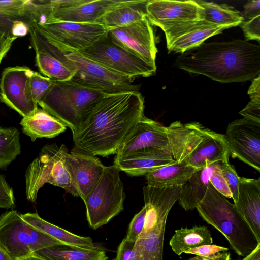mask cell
Instances as JSON below:
<instances>
[{"label":"cell","mask_w":260,"mask_h":260,"mask_svg":"<svg viewBox=\"0 0 260 260\" xmlns=\"http://www.w3.org/2000/svg\"><path fill=\"white\" fill-rule=\"evenodd\" d=\"M144 110L139 91L105 94L73 134L72 150L102 157L116 154Z\"/></svg>","instance_id":"obj_1"},{"label":"cell","mask_w":260,"mask_h":260,"mask_svg":"<svg viewBox=\"0 0 260 260\" xmlns=\"http://www.w3.org/2000/svg\"><path fill=\"white\" fill-rule=\"evenodd\" d=\"M175 65L222 83L251 80L260 73V46L246 40L203 43L182 53Z\"/></svg>","instance_id":"obj_2"},{"label":"cell","mask_w":260,"mask_h":260,"mask_svg":"<svg viewBox=\"0 0 260 260\" xmlns=\"http://www.w3.org/2000/svg\"><path fill=\"white\" fill-rule=\"evenodd\" d=\"M196 209L204 221L225 237L238 256H245L260 244L234 204L218 192L210 182L203 199Z\"/></svg>","instance_id":"obj_3"},{"label":"cell","mask_w":260,"mask_h":260,"mask_svg":"<svg viewBox=\"0 0 260 260\" xmlns=\"http://www.w3.org/2000/svg\"><path fill=\"white\" fill-rule=\"evenodd\" d=\"M105 94L70 81H54L49 92L38 105L73 134Z\"/></svg>","instance_id":"obj_4"},{"label":"cell","mask_w":260,"mask_h":260,"mask_svg":"<svg viewBox=\"0 0 260 260\" xmlns=\"http://www.w3.org/2000/svg\"><path fill=\"white\" fill-rule=\"evenodd\" d=\"M38 43L43 49L74 72L70 80L74 83L108 94L139 91L140 86L133 83L134 79L111 72L79 52L64 53L43 37L39 39Z\"/></svg>","instance_id":"obj_5"},{"label":"cell","mask_w":260,"mask_h":260,"mask_svg":"<svg viewBox=\"0 0 260 260\" xmlns=\"http://www.w3.org/2000/svg\"><path fill=\"white\" fill-rule=\"evenodd\" d=\"M68 149L65 145L46 144L29 164L25 172L26 194L35 202L39 189L46 183L79 196L66 165Z\"/></svg>","instance_id":"obj_6"},{"label":"cell","mask_w":260,"mask_h":260,"mask_svg":"<svg viewBox=\"0 0 260 260\" xmlns=\"http://www.w3.org/2000/svg\"><path fill=\"white\" fill-rule=\"evenodd\" d=\"M65 244L25 221L15 210L0 215V248L13 260H25L36 251Z\"/></svg>","instance_id":"obj_7"},{"label":"cell","mask_w":260,"mask_h":260,"mask_svg":"<svg viewBox=\"0 0 260 260\" xmlns=\"http://www.w3.org/2000/svg\"><path fill=\"white\" fill-rule=\"evenodd\" d=\"M120 170L114 165L106 167L93 189L83 200L91 228L108 223L123 210L125 198Z\"/></svg>","instance_id":"obj_8"},{"label":"cell","mask_w":260,"mask_h":260,"mask_svg":"<svg viewBox=\"0 0 260 260\" xmlns=\"http://www.w3.org/2000/svg\"><path fill=\"white\" fill-rule=\"evenodd\" d=\"M107 70L135 79L155 74L156 66L146 62L107 32L86 49L78 52Z\"/></svg>","instance_id":"obj_9"},{"label":"cell","mask_w":260,"mask_h":260,"mask_svg":"<svg viewBox=\"0 0 260 260\" xmlns=\"http://www.w3.org/2000/svg\"><path fill=\"white\" fill-rule=\"evenodd\" d=\"M34 25L48 42L64 53L84 50L107 32L99 23L50 21L34 23Z\"/></svg>","instance_id":"obj_10"},{"label":"cell","mask_w":260,"mask_h":260,"mask_svg":"<svg viewBox=\"0 0 260 260\" xmlns=\"http://www.w3.org/2000/svg\"><path fill=\"white\" fill-rule=\"evenodd\" d=\"M182 186L156 188L143 187L146 213L142 233L160 247L164 240L167 217L181 193Z\"/></svg>","instance_id":"obj_11"},{"label":"cell","mask_w":260,"mask_h":260,"mask_svg":"<svg viewBox=\"0 0 260 260\" xmlns=\"http://www.w3.org/2000/svg\"><path fill=\"white\" fill-rule=\"evenodd\" d=\"M34 71L25 66L7 67L0 80V101L26 117L38 109L30 89V78Z\"/></svg>","instance_id":"obj_12"},{"label":"cell","mask_w":260,"mask_h":260,"mask_svg":"<svg viewBox=\"0 0 260 260\" xmlns=\"http://www.w3.org/2000/svg\"><path fill=\"white\" fill-rule=\"evenodd\" d=\"M230 154L260 171V123L247 119L230 123L224 134Z\"/></svg>","instance_id":"obj_13"},{"label":"cell","mask_w":260,"mask_h":260,"mask_svg":"<svg viewBox=\"0 0 260 260\" xmlns=\"http://www.w3.org/2000/svg\"><path fill=\"white\" fill-rule=\"evenodd\" d=\"M146 17L164 32L183 23L204 20V10L196 1L148 0Z\"/></svg>","instance_id":"obj_14"},{"label":"cell","mask_w":260,"mask_h":260,"mask_svg":"<svg viewBox=\"0 0 260 260\" xmlns=\"http://www.w3.org/2000/svg\"><path fill=\"white\" fill-rule=\"evenodd\" d=\"M126 1L53 0L52 12L49 19L45 23L50 21H64L79 23H98L100 19L107 12Z\"/></svg>","instance_id":"obj_15"},{"label":"cell","mask_w":260,"mask_h":260,"mask_svg":"<svg viewBox=\"0 0 260 260\" xmlns=\"http://www.w3.org/2000/svg\"><path fill=\"white\" fill-rule=\"evenodd\" d=\"M107 31L126 49L149 64L156 66L157 49L152 25L146 16L126 26Z\"/></svg>","instance_id":"obj_16"},{"label":"cell","mask_w":260,"mask_h":260,"mask_svg":"<svg viewBox=\"0 0 260 260\" xmlns=\"http://www.w3.org/2000/svg\"><path fill=\"white\" fill-rule=\"evenodd\" d=\"M229 28L213 24L204 20L175 26L164 32L168 52L182 54L199 46L210 37Z\"/></svg>","instance_id":"obj_17"},{"label":"cell","mask_w":260,"mask_h":260,"mask_svg":"<svg viewBox=\"0 0 260 260\" xmlns=\"http://www.w3.org/2000/svg\"><path fill=\"white\" fill-rule=\"evenodd\" d=\"M66 165L83 200L96 184L106 167L96 156L73 150L67 156Z\"/></svg>","instance_id":"obj_18"},{"label":"cell","mask_w":260,"mask_h":260,"mask_svg":"<svg viewBox=\"0 0 260 260\" xmlns=\"http://www.w3.org/2000/svg\"><path fill=\"white\" fill-rule=\"evenodd\" d=\"M148 148L169 150L168 140L166 127L144 115L120 145L116 156Z\"/></svg>","instance_id":"obj_19"},{"label":"cell","mask_w":260,"mask_h":260,"mask_svg":"<svg viewBox=\"0 0 260 260\" xmlns=\"http://www.w3.org/2000/svg\"><path fill=\"white\" fill-rule=\"evenodd\" d=\"M168 140V150L177 164L186 161L207 134L209 128L199 122L183 124L175 121L166 127Z\"/></svg>","instance_id":"obj_20"},{"label":"cell","mask_w":260,"mask_h":260,"mask_svg":"<svg viewBox=\"0 0 260 260\" xmlns=\"http://www.w3.org/2000/svg\"><path fill=\"white\" fill-rule=\"evenodd\" d=\"M175 162L169 150L148 148L115 156L114 165L128 175L139 176Z\"/></svg>","instance_id":"obj_21"},{"label":"cell","mask_w":260,"mask_h":260,"mask_svg":"<svg viewBox=\"0 0 260 260\" xmlns=\"http://www.w3.org/2000/svg\"><path fill=\"white\" fill-rule=\"evenodd\" d=\"M235 208L260 242V178L239 177Z\"/></svg>","instance_id":"obj_22"},{"label":"cell","mask_w":260,"mask_h":260,"mask_svg":"<svg viewBox=\"0 0 260 260\" xmlns=\"http://www.w3.org/2000/svg\"><path fill=\"white\" fill-rule=\"evenodd\" d=\"M230 154L224 135L209 129L204 138L189 155L187 165L199 169L229 159Z\"/></svg>","instance_id":"obj_23"},{"label":"cell","mask_w":260,"mask_h":260,"mask_svg":"<svg viewBox=\"0 0 260 260\" xmlns=\"http://www.w3.org/2000/svg\"><path fill=\"white\" fill-rule=\"evenodd\" d=\"M20 124L23 133L29 136L32 142L37 138L55 137L67 128L58 119L39 108L32 114L23 117Z\"/></svg>","instance_id":"obj_24"},{"label":"cell","mask_w":260,"mask_h":260,"mask_svg":"<svg viewBox=\"0 0 260 260\" xmlns=\"http://www.w3.org/2000/svg\"><path fill=\"white\" fill-rule=\"evenodd\" d=\"M219 161L197 169L187 182L182 186L181 193L178 201L185 210H192L203 199L209 183L212 171Z\"/></svg>","instance_id":"obj_25"},{"label":"cell","mask_w":260,"mask_h":260,"mask_svg":"<svg viewBox=\"0 0 260 260\" xmlns=\"http://www.w3.org/2000/svg\"><path fill=\"white\" fill-rule=\"evenodd\" d=\"M148 0L126 1L107 12L99 21L107 30L126 26L146 16Z\"/></svg>","instance_id":"obj_26"},{"label":"cell","mask_w":260,"mask_h":260,"mask_svg":"<svg viewBox=\"0 0 260 260\" xmlns=\"http://www.w3.org/2000/svg\"><path fill=\"white\" fill-rule=\"evenodd\" d=\"M41 260H107L105 251L100 248L87 249L67 244L40 249L32 257Z\"/></svg>","instance_id":"obj_27"},{"label":"cell","mask_w":260,"mask_h":260,"mask_svg":"<svg viewBox=\"0 0 260 260\" xmlns=\"http://www.w3.org/2000/svg\"><path fill=\"white\" fill-rule=\"evenodd\" d=\"M186 161L160 167L147 174V185L156 188L183 186L196 170Z\"/></svg>","instance_id":"obj_28"},{"label":"cell","mask_w":260,"mask_h":260,"mask_svg":"<svg viewBox=\"0 0 260 260\" xmlns=\"http://www.w3.org/2000/svg\"><path fill=\"white\" fill-rule=\"evenodd\" d=\"M22 219L37 229L67 245L87 249L98 248L90 237L74 234L42 219L37 213L20 214Z\"/></svg>","instance_id":"obj_29"},{"label":"cell","mask_w":260,"mask_h":260,"mask_svg":"<svg viewBox=\"0 0 260 260\" xmlns=\"http://www.w3.org/2000/svg\"><path fill=\"white\" fill-rule=\"evenodd\" d=\"M213 243V238L205 226H194L191 228H181L175 230L169 245L173 252L181 255L188 249Z\"/></svg>","instance_id":"obj_30"},{"label":"cell","mask_w":260,"mask_h":260,"mask_svg":"<svg viewBox=\"0 0 260 260\" xmlns=\"http://www.w3.org/2000/svg\"><path fill=\"white\" fill-rule=\"evenodd\" d=\"M30 41L35 51L36 62L41 73L55 81H68L72 78L74 71L43 49L30 36Z\"/></svg>","instance_id":"obj_31"},{"label":"cell","mask_w":260,"mask_h":260,"mask_svg":"<svg viewBox=\"0 0 260 260\" xmlns=\"http://www.w3.org/2000/svg\"><path fill=\"white\" fill-rule=\"evenodd\" d=\"M196 1L204 10V20L209 23L230 28L240 25L244 20L239 11L225 4Z\"/></svg>","instance_id":"obj_32"},{"label":"cell","mask_w":260,"mask_h":260,"mask_svg":"<svg viewBox=\"0 0 260 260\" xmlns=\"http://www.w3.org/2000/svg\"><path fill=\"white\" fill-rule=\"evenodd\" d=\"M20 153L19 131L0 126V169H5Z\"/></svg>","instance_id":"obj_33"},{"label":"cell","mask_w":260,"mask_h":260,"mask_svg":"<svg viewBox=\"0 0 260 260\" xmlns=\"http://www.w3.org/2000/svg\"><path fill=\"white\" fill-rule=\"evenodd\" d=\"M54 81L43 76L37 72H34L30 78V89L34 100L38 103L47 94Z\"/></svg>","instance_id":"obj_34"},{"label":"cell","mask_w":260,"mask_h":260,"mask_svg":"<svg viewBox=\"0 0 260 260\" xmlns=\"http://www.w3.org/2000/svg\"><path fill=\"white\" fill-rule=\"evenodd\" d=\"M229 159L220 162V169L225 180L231 192L234 203L236 202L238 197L239 177L234 167L229 162Z\"/></svg>","instance_id":"obj_35"},{"label":"cell","mask_w":260,"mask_h":260,"mask_svg":"<svg viewBox=\"0 0 260 260\" xmlns=\"http://www.w3.org/2000/svg\"><path fill=\"white\" fill-rule=\"evenodd\" d=\"M146 210L145 206L131 220L125 239L130 242L135 243L143 231L145 224Z\"/></svg>","instance_id":"obj_36"},{"label":"cell","mask_w":260,"mask_h":260,"mask_svg":"<svg viewBox=\"0 0 260 260\" xmlns=\"http://www.w3.org/2000/svg\"><path fill=\"white\" fill-rule=\"evenodd\" d=\"M18 21H22L29 26L32 23L24 17L0 8V30L13 36V27L15 23Z\"/></svg>","instance_id":"obj_37"},{"label":"cell","mask_w":260,"mask_h":260,"mask_svg":"<svg viewBox=\"0 0 260 260\" xmlns=\"http://www.w3.org/2000/svg\"><path fill=\"white\" fill-rule=\"evenodd\" d=\"M220 161L212 171L209 181L218 192L225 197L232 198V194L220 169Z\"/></svg>","instance_id":"obj_38"},{"label":"cell","mask_w":260,"mask_h":260,"mask_svg":"<svg viewBox=\"0 0 260 260\" xmlns=\"http://www.w3.org/2000/svg\"><path fill=\"white\" fill-rule=\"evenodd\" d=\"M15 207L13 191L5 177L0 175V208L13 209Z\"/></svg>","instance_id":"obj_39"},{"label":"cell","mask_w":260,"mask_h":260,"mask_svg":"<svg viewBox=\"0 0 260 260\" xmlns=\"http://www.w3.org/2000/svg\"><path fill=\"white\" fill-rule=\"evenodd\" d=\"M246 41L260 40V15L249 20L243 21L240 25Z\"/></svg>","instance_id":"obj_40"},{"label":"cell","mask_w":260,"mask_h":260,"mask_svg":"<svg viewBox=\"0 0 260 260\" xmlns=\"http://www.w3.org/2000/svg\"><path fill=\"white\" fill-rule=\"evenodd\" d=\"M228 248L216 245H205L187 250L185 253L204 257L212 258L228 251Z\"/></svg>","instance_id":"obj_41"},{"label":"cell","mask_w":260,"mask_h":260,"mask_svg":"<svg viewBox=\"0 0 260 260\" xmlns=\"http://www.w3.org/2000/svg\"><path fill=\"white\" fill-rule=\"evenodd\" d=\"M250 101L240 112L244 118L260 123V97H250Z\"/></svg>","instance_id":"obj_42"},{"label":"cell","mask_w":260,"mask_h":260,"mask_svg":"<svg viewBox=\"0 0 260 260\" xmlns=\"http://www.w3.org/2000/svg\"><path fill=\"white\" fill-rule=\"evenodd\" d=\"M135 244L124 238L118 247L116 260H138L134 250Z\"/></svg>","instance_id":"obj_43"},{"label":"cell","mask_w":260,"mask_h":260,"mask_svg":"<svg viewBox=\"0 0 260 260\" xmlns=\"http://www.w3.org/2000/svg\"><path fill=\"white\" fill-rule=\"evenodd\" d=\"M244 20H249L260 15V1H249L244 6Z\"/></svg>","instance_id":"obj_44"},{"label":"cell","mask_w":260,"mask_h":260,"mask_svg":"<svg viewBox=\"0 0 260 260\" xmlns=\"http://www.w3.org/2000/svg\"><path fill=\"white\" fill-rule=\"evenodd\" d=\"M17 38L0 30V56L6 55Z\"/></svg>","instance_id":"obj_45"},{"label":"cell","mask_w":260,"mask_h":260,"mask_svg":"<svg viewBox=\"0 0 260 260\" xmlns=\"http://www.w3.org/2000/svg\"><path fill=\"white\" fill-rule=\"evenodd\" d=\"M241 260H260V244Z\"/></svg>","instance_id":"obj_46"},{"label":"cell","mask_w":260,"mask_h":260,"mask_svg":"<svg viewBox=\"0 0 260 260\" xmlns=\"http://www.w3.org/2000/svg\"><path fill=\"white\" fill-rule=\"evenodd\" d=\"M215 260H231V254L228 252L220 253Z\"/></svg>","instance_id":"obj_47"},{"label":"cell","mask_w":260,"mask_h":260,"mask_svg":"<svg viewBox=\"0 0 260 260\" xmlns=\"http://www.w3.org/2000/svg\"><path fill=\"white\" fill-rule=\"evenodd\" d=\"M0 260H13L11 257L0 248Z\"/></svg>","instance_id":"obj_48"},{"label":"cell","mask_w":260,"mask_h":260,"mask_svg":"<svg viewBox=\"0 0 260 260\" xmlns=\"http://www.w3.org/2000/svg\"><path fill=\"white\" fill-rule=\"evenodd\" d=\"M218 256H217L215 257H212V258H208V257H202V256H196L192 258H190L189 260H215L216 259V258L218 257Z\"/></svg>","instance_id":"obj_49"},{"label":"cell","mask_w":260,"mask_h":260,"mask_svg":"<svg viewBox=\"0 0 260 260\" xmlns=\"http://www.w3.org/2000/svg\"><path fill=\"white\" fill-rule=\"evenodd\" d=\"M25 260H41L38 258L35 257H30L29 258H28Z\"/></svg>","instance_id":"obj_50"},{"label":"cell","mask_w":260,"mask_h":260,"mask_svg":"<svg viewBox=\"0 0 260 260\" xmlns=\"http://www.w3.org/2000/svg\"><path fill=\"white\" fill-rule=\"evenodd\" d=\"M112 260H116V258H114V259H112Z\"/></svg>","instance_id":"obj_51"}]
</instances>
